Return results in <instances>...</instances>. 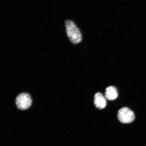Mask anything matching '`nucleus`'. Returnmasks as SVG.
Returning <instances> with one entry per match:
<instances>
[{
  "label": "nucleus",
  "instance_id": "1",
  "mask_svg": "<svg viewBox=\"0 0 146 146\" xmlns=\"http://www.w3.org/2000/svg\"><path fill=\"white\" fill-rule=\"evenodd\" d=\"M65 25L67 36L71 42L74 44L81 42L82 39L81 33L74 22L67 20L65 21Z\"/></svg>",
  "mask_w": 146,
  "mask_h": 146
},
{
  "label": "nucleus",
  "instance_id": "2",
  "mask_svg": "<svg viewBox=\"0 0 146 146\" xmlns=\"http://www.w3.org/2000/svg\"><path fill=\"white\" fill-rule=\"evenodd\" d=\"M16 104L18 108L21 110H25L32 105L31 97L27 93H21L16 98Z\"/></svg>",
  "mask_w": 146,
  "mask_h": 146
},
{
  "label": "nucleus",
  "instance_id": "3",
  "mask_svg": "<svg viewBox=\"0 0 146 146\" xmlns=\"http://www.w3.org/2000/svg\"><path fill=\"white\" fill-rule=\"evenodd\" d=\"M118 119L123 123H129L135 119L134 112L127 107L122 108L118 111L117 114Z\"/></svg>",
  "mask_w": 146,
  "mask_h": 146
},
{
  "label": "nucleus",
  "instance_id": "4",
  "mask_svg": "<svg viewBox=\"0 0 146 146\" xmlns=\"http://www.w3.org/2000/svg\"><path fill=\"white\" fill-rule=\"evenodd\" d=\"M94 103L97 108L100 109L105 108L107 105L106 100L104 96L99 92L95 95Z\"/></svg>",
  "mask_w": 146,
  "mask_h": 146
},
{
  "label": "nucleus",
  "instance_id": "5",
  "mask_svg": "<svg viewBox=\"0 0 146 146\" xmlns=\"http://www.w3.org/2000/svg\"><path fill=\"white\" fill-rule=\"evenodd\" d=\"M105 96L107 99L112 100L116 99L118 96L117 89L114 86H110L106 89Z\"/></svg>",
  "mask_w": 146,
  "mask_h": 146
}]
</instances>
